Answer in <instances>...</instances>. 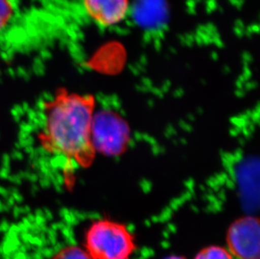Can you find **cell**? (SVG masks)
I'll list each match as a JSON object with an SVG mask.
<instances>
[{"label":"cell","mask_w":260,"mask_h":259,"mask_svg":"<svg viewBox=\"0 0 260 259\" xmlns=\"http://www.w3.org/2000/svg\"><path fill=\"white\" fill-rule=\"evenodd\" d=\"M94 109L93 96L57 92L43 110L39 139L45 152L69 166H89L96 153L92 142Z\"/></svg>","instance_id":"1"},{"label":"cell","mask_w":260,"mask_h":259,"mask_svg":"<svg viewBox=\"0 0 260 259\" xmlns=\"http://www.w3.org/2000/svg\"><path fill=\"white\" fill-rule=\"evenodd\" d=\"M84 249L92 259H131L135 237L125 225L108 219L93 221L84 237Z\"/></svg>","instance_id":"2"},{"label":"cell","mask_w":260,"mask_h":259,"mask_svg":"<svg viewBox=\"0 0 260 259\" xmlns=\"http://www.w3.org/2000/svg\"><path fill=\"white\" fill-rule=\"evenodd\" d=\"M130 141L127 123L113 111L94 113L92 123V142L95 152L115 156L122 153Z\"/></svg>","instance_id":"3"},{"label":"cell","mask_w":260,"mask_h":259,"mask_svg":"<svg viewBox=\"0 0 260 259\" xmlns=\"http://www.w3.org/2000/svg\"><path fill=\"white\" fill-rule=\"evenodd\" d=\"M259 233L258 218L245 216L236 220L226 233L229 252L238 259H259Z\"/></svg>","instance_id":"4"},{"label":"cell","mask_w":260,"mask_h":259,"mask_svg":"<svg viewBox=\"0 0 260 259\" xmlns=\"http://www.w3.org/2000/svg\"><path fill=\"white\" fill-rule=\"evenodd\" d=\"M82 5L88 17L103 27L122 22L131 9L129 0H82Z\"/></svg>","instance_id":"5"},{"label":"cell","mask_w":260,"mask_h":259,"mask_svg":"<svg viewBox=\"0 0 260 259\" xmlns=\"http://www.w3.org/2000/svg\"><path fill=\"white\" fill-rule=\"evenodd\" d=\"M131 10L136 21L147 28L161 25L166 18L165 0H137Z\"/></svg>","instance_id":"6"},{"label":"cell","mask_w":260,"mask_h":259,"mask_svg":"<svg viewBox=\"0 0 260 259\" xmlns=\"http://www.w3.org/2000/svg\"><path fill=\"white\" fill-rule=\"evenodd\" d=\"M194 259H234V257L225 247L210 246L198 252Z\"/></svg>","instance_id":"7"},{"label":"cell","mask_w":260,"mask_h":259,"mask_svg":"<svg viewBox=\"0 0 260 259\" xmlns=\"http://www.w3.org/2000/svg\"><path fill=\"white\" fill-rule=\"evenodd\" d=\"M52 259H92L85 249L77 246H68L60 250Z\"/></svg>","instance_id":"8"},{"label":"cell","mask_w":260,"mask_h":259,"mask_svg":"<svg viewBox=\"0 0 260 259\" xmlns=\"http://www.w3.org/2000/svg\"><path fill=\"white\" fill-rule=\"evenodd\" d=\"M13 16V6L10 0H0V31L7 26Z\"/></svg>","instance_id":"9"},{"label":"cell","mask_w":260,"mask_h":259,"mask_svg":"<svg viewBox=\"0 0 260 259\" xmlns=\"http://www.w3.org/2000/svg\"><path fill=\"white\" fill-rule=\"evenodd\" d=\"M165 259H186L183 257H179V256H171V257H167Z\"/></svg>","instance_id":"10"}]
</instances>
